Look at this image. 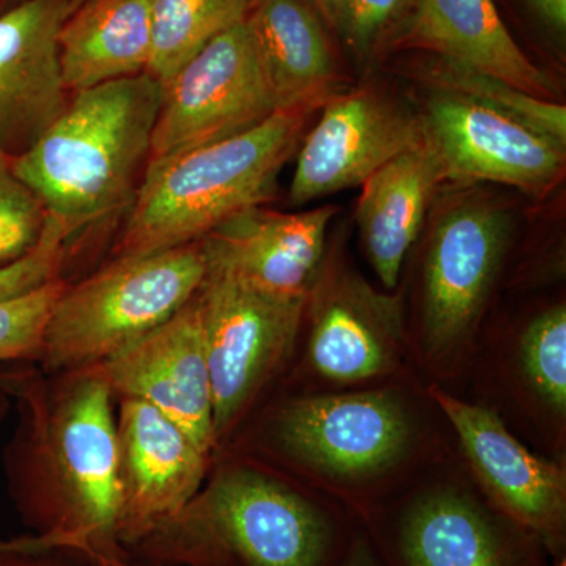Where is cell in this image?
Wrapping results in <instances>:
<instances>
[{
  "instance_id": "obj_1",
  "label": "cell",
  "mask_w": 566,
  "mask_h": 566,
  "mask_svg": "<svg viewBox=\"0 0 566 566\" xmlns=\"http://www.w3.org/2000/svg\"><path fill=\"white\" fill-rule=\"evenodd\" d=\"M20 387L21 424L6 452L10 493L32 535L85 560L125 558L117 538L114 397L96 368Z\"/></svg>"
},
{
  "instance_id": "obj_2",
  "label": "cell",
  "mask_w": 566,
  "mask_h": 566,
  "mask_svg": "<svg viewBox=\"0 0 566 566\" xmlns=\"http://www.w3.org/2000/svg\"><path fill=\"white\" fill-rule=\"evenodd\" d=\"M356 528L304 490L229 464L181 512L125 547L129 566H338Z\"/></svg>"
},
{
  "instance_id": "obj_3",
  "label": "cell",
  "mask_w": 566,
  "mask_h": 566,
  "mask_svg": "<svg viewBox=\"0 0 566 566\" xmlns=\"http://www.w3.org/2000/svg\"><path fill=\"white\" fill-rule=\"evenodd\" d=\"M164 85L148 73L73 93L14 174L71 237L132 208L150 158Z\"/></svg>"
},
{
  "instance_id": "obj_4",
  "label": "cell",
  "mask_w": 566,
  "mask_h": 566,
  "mask_svg": "<svg viewBox=\"0 0 566 566\" xmlns=\"http://www.w3.org/2000/svg\"><path fill=\"white\" fill-rule=\"evenodd\" d=\"M314 112L277 111L249 132L148 166L114 259L197 243L238 212L271 202Z\"/></svg>"
},
{
  "instance_id": "obj_5",
  "label": "cell",
  "mask_w": 566,
  "mask_h": 566,
  "mask_svg": "<svg viewBox=\"0 0 566 566\" xmlns=\"http://www.w3.org/2000/svg\"><path fill=\"white\" fill-rule=\"evenodd\" d=\"M207 274L199 241L114 259L52 308L39 363L48 375L98 367L181 311Z\"/></svg>"
},
{
  "instance_id": "obj_6",
  "label": "cell",
  "mask_w": 566,
  "mask_h": 566,
  "mask_svg": "<svg viewBox=\"0 0 566 566\" xmlns=\"http://www.w3.org/2000/svg\"><path fill=\"white\" fill-rule=\"evenodd\" d=\"M285 460L342 490L370 485L403 463L415 446L411 408L390 389L292 398L270 424Z\"/></svg>"
},
{
  "instance_id": "obj_7",
  "label": "cell",
  "mask_w": 566,
  "mask_h": 566,
  "mask_svg": "<svg viewBox=\"0 0 566 566\" xmlns=\"http://www.w3.org/2000/svg\"><path fill=\"white\" fill-rule=\"evenodd\" d=\"M512 234V216L491 200L468 197L439 216L420 271L419 345L434 368L463 359Z\"/></svg>"
},
{
  "instance_id": "obj_8",
  "label": "cell",
  "mask_w": 566,
  "mask_h": 566,
  "mask_svg": "<svg viewBox=\"0 0 566 566\" xmlns=\"http://www.w3.org/2000/svg\"><path fill=\"white\" fill-rule=\"evenodd\" d=\"M196 301L219 444L292 356L307 296H279L227 275L207 273Z\"/></svg>"
},
{
  "instance_id": "obj_9",
  "label": "cell",
  "mask_w": 566,
  "mask_h": 566,
  "mask_svg": "<svg viewBox=\"0 0 566 566\" xmlns=\"http://www.w3.org/2000/svg\"><path fill=\"white\" fill-rule=\"evenodd\" d=\"M364 516L382 566H545V547L531 532L455 483Z\"/></svg>"
},
{
  "instance_id": "obj_10",
  "label": "cell",
  "mask_w": 566,
  "mask_h": 566,
  "mask_svg": "<svg viewBox=\"0 0 566 566\" xmlns=\"http://www.w3.org/2000/svg\"><path fill=\"white\" fill-rule=\"evenodd\" d=\"M277 111L245 18L211 40L164 87L147 167L249 132Z\"/></svg>"
},
{
  "instance_id": "obj_11",
  "label": "cell",
  "mask_w": 566,
  "mask_h": 566,
  "mask_svg": "<svg viewBox=\"0 0 566 566\" xmlns=\"http://www.w3.org/2000/svg\"><path fill=\"white\" fill-rule=\"evenodd\" d=\"M304 322L307 367L327 385L378 381L397 374L403 363L400 300L378 292L334 255L324 256L305 301Z\"/></svg>"
},
{
  "instance_id": "obj_12",
  "label": "cell",
  "mask_w": 566,
  "mask_h": 566,
  "mask_svg": "<svg viewBox=\"0 0 566 566\" xmlns=\"http://www.w3.org/2000/svg\"><path fill=\"white\" fill-rule=\"evenodd\" d=\"M422 122L442 181H490L545 196L565 172L566 147L482 104L434 91Z\"/></svg>"
},
{
  "instance_id": "obj_13",
  "label": "cell",
  "mask_w": 566,
  "mask_h": 566,
  "mask_svg": "<svg viewBox=\"0 0 566 566\" xmlns=\"http://www.w3.org/2000/svg\"><path fill=\"white\" fill-rule=\"evenodd\" d=\"M430 395L455 430L486 501L531 532L551 556L565 553V468L532 453L485 406L468 403L439 386Z\"/></svg>"
},
{
  "instance_id": "obj_14",
  "label": "cell",
  "mask_w": 566,
  "mask_h": 566,
  "mask_svg": "<svg viewBox=\"0 0 566 566\" xmlns=\"http://www.w3.org/2000/svg\"><path fill=\"white\" fill-rule=\"evenodd\" d=\"M297 148L290 200L304 205L363 186L401 153L423 142L420 115L375 88L334 93Z\"/></svg>"
},
{
  "instance_id": "obj_15",
  "label": "cell",
  "mask_w": 566,
  "mask_h": 566,
  "mask_svg": "<svg viewBox=\"0 0 566 566\" xmlns=\"http://www.w3.org/2000/svg\"><path fill=\"white\" fill-rule=\"evenodd\" d=\"M115 416L117 433V538L125 547L181 512L202 490L210 457L163 412L125 400Z\"/></svg>"
},
{
  "instance_id": "obj_16",
  "label": "cell",
  "mask_w": 566,
  "mask_h": 566,
  "mask_svg": "<svg viewBox=\"0 0 566 566\" xmlns=\"http://www.w3.org/2000/svg\"><path fill=\"white\" fill-rule=\"evenodd\" d=\"M115 401H145L172 420L211 458L218 439L212 422L210 367L196 294L181 311L106 363L92 367Z\"/></svg>"
},
{
  "instance_id": "obj_17",
  "label": "cell",
  "mask_w": 566,
  "mask_h": 566,
  "mask_svg": "<svg viewBox=\"0 0 566 566\" xmlns=\"http://www.w3.org/2000/svg\"><path fill=\"white\" fill-rule=\"evenodd\" d=\"M334 205L304 212L252 207L199 241L207 273L279 296H307L326 256Z\"/></svg>"
},
{
  "instance_id": "obj_18",
  "label": "cell",
  "mask_w": 566,
  "mask_h": 566,
  "mask_svg": "<svg viewBox=\"0 0 566 566\" xmlns=\"http://www.w3.org/2000/svg\"><path fill=\"white\" fill-rule=\"evenodd\" d=\"M70 0H22L0 14V155L13 159L39 139L70 102L59 32Z\"/></svg>"
},
{
  "instance_id": "obj_19",
  "label": "cell",
  "mask_w": 566,
  "mask_h": 566,
  "mask_svg": "<svg viewBox=\"0 0 566 566\" xmlns=\"http://www.w3.org/2000/svg\"><path fill=\"white\" fill-rule=\"evenodd\" d=\"M409 40L546 102L558 91L517 46L493 0H415Z\"/></svg>"
},
{
  "instance_id": "obj_20",
  "label": "cell",
  "mask_w": 566,
  "mask_h": 566,
  "mask_svg": "<svg viewBox=\"0 0 566 566\" xmlns=\"http://www.w3.org/2000/svg\"><path fill=\"white\" fill-rule=\"evenodd\" d=\"M442 182L427 142L401 153L363 185L356 208L365 255L379 281L394 290L422 230L428 205Z\"/></svg>"
},
{
  "instance_id": "obj_21",
  "label": "cell",
  "mask_w": 566,
  "mask_h": 566,
  "mask_svg": "<svg viewBox=\"0 0 566 566\" xmlns=\"http://www.w3.org/2000/svg\"><path fill=\"white\" fill-rule=\"evenodd\" d=\"M279 111L319 109L337 65L311 0H255L248 17Z\"/></svg>"
},
{
  "instance_id": "obj_22",
  "label": "cell",
  "mask_w": 566,
  "mask_h": 566,
  "mask_svg": "<svg viewBox=\"0 0 566 566\" xmlns=\"http://www.w3.org/2000/svg\"><path fill=\"white\" fill-rule=\"evenodd\" d=\"M59 57L66 91L147 73L151 0H87L63 21Z\"/></svg>"
},
{
  "instance_id": "obj_23",
  "label": "cell",
  "mask_w": 566,
  "mask_h": 566,
  "mask_svg": "<svg viewBox=\"0 0 566 566\" xmlns=\"http://www.w3.org/2000/svg\"><path fill=\"white\" fill-rule=\"evenodd\" d=\"M255 0H151L147 73L164 87L193 55L251 13Z\"/></svg>"
},
{
  "instance_id": "obj_24",
  "label": "cell",
  "mask_w": 566,
  "mask_h": 566,
  "mask_svg": "<svg viewBox=\"0 0 566 566\" xmlns=\"http://www.w3.org/2000/svg\"><path fill=\"white\" fill-rule=\"evenodd\" d=\"M422 73L424 80L434 85V91L453 93L482 104L566 147L564 104L536 98L505 81L446 57L436 59Z\"/></svg>"
},
{
  "instance_id": "obj_25",
  "label": "cell",
  "mask_w": 566,
  "mask_h": 566,
  "mask_svg": "<svg viewBox=\"0 0 566 566\" xmlns=\"http://www.w3.org/2000/svg\"><path fill=\"white\" fill-rule=\"evenodd\" d=\"M517 374L535 403L557 422L566 416V307L551 305L535 315L516 344Z\"/></svg>"
},
{
  "instance_id": "obj_26",
  "label": "cell",
  "mask_w": 566,
  "mask_h": 566,
  "mask_svg": "<svg viewBox=\"0 0 566 566\" xmlns=\"http://www.w3.org/2000/svg\"><path fill=\"white\" fill-rule=\"evenodd\" d=\"M69 282L57 277L40 289L0 301V364L40 360L52 308Z\"/></svg>"
},
{
  "instance_id": "obj_27",
  "label": "cell",
  "mask_w": 566,
  "mask_h": 566,
  "mask_svg": "<svg viewBox=\"0 0 566 566\" xmlns=\"http://www.w3.org/2000/svg\"><path fill=\"white\" fill-rule=\"evenodd\" d=\"M48 214L35 193L0 155V266L31 252L44 232Z\"/></svg>"
},
{
  "instance_id": "obj_28",
  "label": "cell",
  "mask_w": 566,
  "mask_h": 566,
  "mask_svg": "<svg viewBox=\"0 0 566 566\" xmlns=\"http://www.w3.org/2000/svg\"><path fill=\"white\" fill-rule=\"evenodd\" d=\"M69 234L48 218L41 240L31 252L0 266V301L11 300L61 277Z\"/></svg>"
},
{
  "instance_id": "obj_29",
  "label": "cell",
  "mask_w": 566,
  "mask_h": 566,
  "mask_svg": "<svg viewBox=\"0 0 566 566\" xmlns=\"http://www.w3.org/2000/svg\"><path fill=\"white\" fill-rule=\"evenodd\" d=\"M401 0H346L344 35L357 52H368L397 13Z\"/></svg>"
},
{
  "instance_id": "obj_30",
  "label": "cell",
  "mask_w": 566,
  "mask_h": 566,
  "mask_svg": "<svg viewBox=\"0 0 566 566\" xmlns=\"http://www.w3.org/2000/svg\"><path fill=\"white\" fill-rule=\"evenodd\" d=\"M62 556L41 536L25 535L20 545L0 549V566H69Z\"/></svg>"
},
{
  "instance_id": "obj_31",
  "label": "cell",
  "mask_w": 566,
  "mask_h": 566,
  "mask_svg": "<svg viewBox=\"0 0 566 566\" xmlns=\"http://www.w3.org/2000/svg\"><path fill=\"white\" fill-rule=\"evenodd\" d=\"M524 2L557 39H565L566 0H524Z\"/></svg>"
},
{
  "instance_id": "obj_32",
  "label": "cell",
  "mask_w": 566,
  "mask_h": 566,
  "mask_svg": "<svg viewBox=\"0 0 566 566\" xmlns=\"http://www.w3.org/2000/svg\"><path fill=\"white\" fill-rule=\"evenodd\" d=\"M338 566H382L363 528L354 531L348 549Z\"/></svg>"
},
{
  "instance_id": "obj_33",
  "label": "cell",
  "mask_w": 566,
  "mask_h": 566,
  "mask_svg": "<svg viewBox=\"0 0 566 566\" xmlns=\"http://www.w3.org/2000/svg\"><path fill=\"white\" fill-rule=\"evenodd\" d=\"M311 2L314 3L324 22H327L335 31L344 33L346 0H311Z\"/></svg>"
},
{
  "instance_id": "obj_34",
  "label": "cell",
  "mask_w": 566,
  "mask_h": 566,
  "mask_svg": "<svg viewBox=\"0 0 566 566\" xmlns=\"http://www.w3.org/2000/svg\"><path fill=\"white\" fill-rule=\"evenodd\" d=\"M88 566H129L128 562L118 556H99L87 562Z\"/></svg>"
},
{
  "instance_id": "obj_35",
  "label": "cell",
  "mask_w": 566,
  "mask_h": 566,
  "mask_svg": "<svg viewBox=\"0 0 566 566\" xmlns=\"http://www.w3.org/2000/svg\"><path fill=\"white\" fill-rule=\"evenodd\" d=\"M25 538L24 536H18V538H10V539H0V549H7V547H13L20 545L22 543V539Z\"/></svg>"
},
{
  "instance_id": "obj_36",
  "label": "cell",
  "mask_w": 566,
  "mask_h": 566,
  "mask_svg": "<svg viewBox=\"0 0 566 566\" xmlns=\"http://www.w3.org/2000/svg\"><path fill=\"white\" fill-rule=\"evenodd\" d=\"M553 558H554L553 566H566L565 553L557 554V556H554Z\"/></svg>"
},
{
  "instance_id": "obj_37",
  "label": "cell",
  "mask_w": 566,
  "mask_h": 566,
  "mask_svg": "<svg viewBox=\"0 0 566 566\" xmlns=\"http://www.w3.org/2000/svg\"><path fill=\"white\" fill-rule=\"evenodd\" d=\"M84 2H87V0H70L71 11L76 10Z\"/></svg>"
},
{
  "instance_id": "obj_38",
  "label": "cell",
  "mask_w": 566,
  "mask_h": 566,
  "mask_svg": "<svg viewBox=\"0 0 566 566\" xmlns=\"http://www.w3.org/2000/svg\"><path fill=\"white\" fill-rule=\"evenodd\" d=\"M6 378V376H0V379Z\"/></svg>"
}]
</instances>
